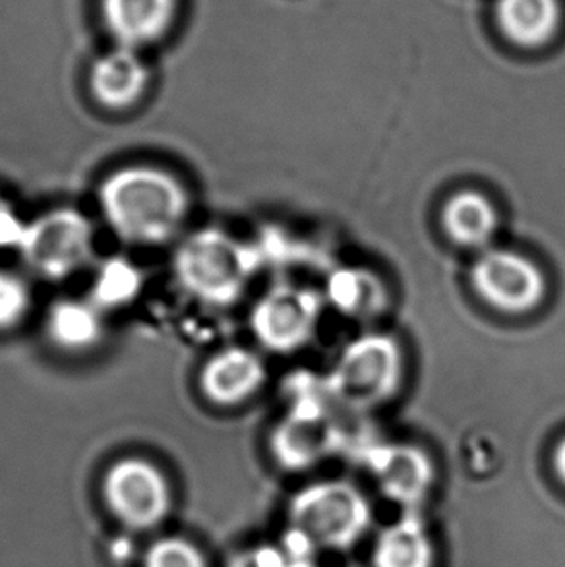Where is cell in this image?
<instances>
[{
    "label": "cell",
    "mask_w": 565,
    "mask_h": 567,
    "mask_svg": "<svg viewBox=\"0 0 565 567\" xmlns=\"http://www.w3.org/2000/svg\"><path fill=\"white\" fill-rule=\"evenodd\" d=\"M403 370L399 346L388 336H364L345 347L331 390L345 405L368 409L388 401L398 391Z\"/></svg>",
    "instance_id": "obj_5"
},
{
    "label": "cell",
    "mask_w": 565,
    "mask_h": 567,
    "mask_svg": "<svg viewBox=\"0 0 565 567\" xmlns=\"http://www.w3.org/2000/svg\"><path fill=\"white\" fill-rule=\"evenodd\" d=\"M20 256L39 277L62 281L95 258V229L88 215L56 207L28 221Z\"/></svg>",
    "instance_id": "obj_4"
},
{
    "label": "cell",
    "mask_w": 565,
    "mask_h": 567,
    "mask_svg": "<svg viewBox=\"0 0 565 567\" xmlns=\"http://www.w3.org/2000/svg\"><path fill=\"white\" fill-rule=\"evenodd\" d=\"M290 556L285 546H260L238 556L233 567H289Z\"/></svg>",
    "instance_id": "obj_23"
},
{
    "label": "cell",
    "mask_w": 565,
    "mask_h": 567,
    "mask_svg": "<svg viewBox=\"0 0 565 567\" xmlns=\"http://www.w3.org/2000/svg\"><path fill=\"white\" fill-rule=\"evenodd\" d=\"M150 70L136 49L119 45L95 61L90 74L95 101L111 111L131 109L144 97Z\"/></svg>",
    "instance_id": "obj_13"
},
{
    "label": "cell",
    "mask_w": 565,
    "mask_h": 567,
    "mask_svg": "<svg viewBox=\"0 0 565 567\" xmlns=\"http://www.w3.org/2000/svg\"><path fill=\"white\" fill-rule=\"evenodd\" d=\"M471 284L489 307L505 315H527L538 308L548 291L543 269L507 248L484 250L474 261Z\"/></svg>",
    "instance_id": "obj_7"
},
{
    "label": "cell",
    "mask_w": 565,
    "mask_h": 567,
    "mask_svg": "<svg viewBox=\"0 0 565 567\" xmlns=\"http://www.w3.org/2000/svg\"><path fill=\"white\" fill-rule=\"evenodd\" d=\"M289 530L314 553H349L374 525V509L357 484L329 478L302 486L287 507Z\"/></svg>",
    "instance_id": "obj_2"
},
{
    "label": "cell",
    "mask_w": 565,
    "mask_h": 567,
    "mask_svg": "<svg viewBox=\"0 0 565 567\" xmlns=\"http://www.w3.org/2000/svg\"><path fill=\"white\" fill-rule=\"evenodd\" d=\"M258 258L253 246L222 229H199L184 238L173 269L178 285L212 307H227L245 292Z\"/></svg>",
    "instance_id": "obj_3"
},
{
    "label": "cell",
    "mask_w": 565,
    "mask_h": 567,
    "mask_svg": "<svg viewBox=\"0 0 565 567\" xmlns=\"http://www.w3.org/2000/svg\"><path fill=\"white\" fill-rule=\"evenodd\" d=\"M266 374V364L258 354L245 347H229L206 362L199 388L215 405L237 406L260 391Z\"/></svg>",
    "instance_id": "obj_11"
},
{
    "label": "cell",
    "mask_w": 565,
    "mask_h": 567,
    "mask_svg": "<svg viewBox=\"0 0 565 567\" xmlns=\"http://www.w3.org/2000/svg\"><path fill=\"white\" fill-rule=\"evenodd\" d=\"M103 496L116 519L134 530L160 527L173 506L167 478L142 457H126L111 465L103 478Z\"/></svg>",
    "instance_id": "obj_6"
},
{
    "label": "cell",
    "mask_w": 565,
    "mask_h": 567,
    "mask_svg": "<svg viewBox=\"0 0 565 567\" xmlns=\"http://www.w3.org/2000/svg\"><path fill=\"white\" fill-rule=\"evenodd\" d=\"M144 567H207L204 554L184 538L167 537L153 543Z\"/></svg>",
    "instance_id": "obj_21"
},
{
    "label": "cell",
    "mask_w": 565,
    "mask_h": 567,
    "mask_svg": "<svg viewBox=\"0 0 565 567\" xmlns=\"http://www.w3.org/2000/svg\"><path fill=\"white\" fill-rule=\"evenodd\" d=\"M552 468H554V475L558 476L559 483L565 486V437H562L556 447H554Z\"/></svg>",
    "instance_id": "obj_24"
},
{
    "label": "cell",
    "mask_w": 565,
    "mask_h": 567,
    "mask_svg": "<svg viewBox=\"0 0 565 567\" xmlns=\"http://www.w3.org/2000/svg\"><path fill=\"white\" fill-rule=\"evenodd\" d=\"M144 289L142 269L123 256H113L101 261L93 274L92 295L90 299L101 310L129 307L138 299Z\"/></svg>",
    "instance_id": "obj_18"
},
{
    "label": "cell",
    "mask_w": 565,
    "mask_h": 567,
    "mask_svg": "<svg viewBox=\"0 0 565 567\" xmlns=\"http://www.w3.org/2000/svg\"><path fill=\"white\" fill-rule=\"evenodd\" d=\"M97 196L109 227L129 245H165L183 230L191 214V192L183 181L153 165L113 171Z\"/></svg>",
    "instance_id": "obj_1"
},
{
    "label": "cell",
    "mask_w": 565,
    "mask_h": 567,
    "mask_svg": "<svg viewBox=\"0 0 565 567\" xmlns=\"http://www.w3.org/2000/svg\"><path fill=\"white\" fill-rule=\"evenodd\" d=\"M31 310L28 281L12 271L0 269V331L14 330Z\"/></svg>",
    "instance_id": "obj_20"
},
{
    "label": "cell",
    "mask_w": 565,
    "mask_h": 567,
    "mask_svg": "<svg viewBox=\"0 0 565 567\" xmlns=\"http://www.w3.org/2000/svg\"><path fill=\"white\" fill-rule=\"evenodd\" d=\"M176 0H103V14L119 45L136 49L160 39L175 18Z\"/></svg>",
    "instance_id": "obj_15"
},
{
    "label": "cell",
    "mask_w": 565,
    "mask_h": 567,
    "mask_svg": "<svg viewBox=\"0 0 565 567\" xmlns=\"http://www.w3.org/2000/svg\"><path fill=\"white\" fill-rule=\"evenodd\" d=\"M442 225L453 243L466 248H482L496 233V207L481 192L461 190L445 202Z\"/></svg>",
    "instance_id": "obj_17"
},
{
    "label": "cell",
    "mask_w": 565,
    "mask_h": 567,
    "mask_svg": "<svg viewBox=\"0 0 565 567\" xmlns=\"http://www.w3.org/2000/svg\"><path fill=\"white\" fill-rule=\"evenodd\" d=\"M320 310V297L310 289L277 285L254 307V336L277 353L297 351L312 338Z\"/></svg>",
    "instance_id": "obj_8"
},
{
    "label": "cell",
    "mask_w": 565,
    "mask_h": 567,
    "mask_svg": "<svg viewBox=\"0 0 565 567\" xmlns=\"http://www.w3.org/2000/svg\"><path fill=\"white\" fill-rule=\"evenodd\" d=\"M45 330L64 351H90L105 336V310L92 299L56 300L47 312Z\"/></svg>",
    "instance_id": "obj_16"
},
{
    "label": "cell",
    "mask_w": 565,
    "mask_h": 567,
    "mask_svg": "<svg viewBox=\"0 0 565 567\" xmlns=\"http://www.w3.org/2000/svg\"><path fill=\"white\" fill-rule=\"evenodd\" d=\"M336 430L320 409L297 406L271 436V453L285 471H306L333 452Z\"/></svg>",
    "instance_id": "obj_10"
},
{
    "label": "cell",
    "mask_w": 565,
    "mask_h": 567,
    "mask_svg": "<svg viewBox=\"0 0 565 567\" xmlns=\"http://www.w3.org/2000/svg\"><path fill=\"white\" fill-rule=\"evenodd\" d=\"M496 22L504 38L521 49H541L558 38L562 0H496Z\"/></svg>",
    "instance_id": "obj_14"
},
{
    "label": "cell",
    "mask_w": 565,
    "mask_h": 567,
    "mask_svg": "<svg viewBox=\"0 0 565 567\" xmlns=\"http://www.w3.org/2000/svg\"><path fill=\"white\" fill-rule=\"evenodd\" d=\"M372 567H435L438 548L422 512H401L372 543Z\"/></svg>",
    "instance_id": "obj_12"
},
{
    "label": "cell",
    "mask_w": 565,
    "mask_h": 567,
    "mask_svg": "<svg viewBox=\"0 0 565 567\" xmlns=\"http://www.w3.org/2000/svg\"><path fill=\"white\" fill-rule=\"evenodd\" d=\"M329 297L345 315L374 312L382 300L380 281L367 271L341 269L329 281Z\"/></svg>",
    "instance_id": "obj_19"
},
{
    "label": "cell",
    "mask_w": 565,
    "mask_h": 567,
    "mask_svg": "<svg viewBox=\"0 0 565 567\" xmlns=\"http://www.w3.org/2000/svg\"><path fill=\"white\" fill-rule=\"evenodd\" d=\"M364 463L383 498L401 512H422L435 483L434 463L424 450L409 444L376 445L368 450Z\"/></svg>",
    "instance_id": "obj_9"
},
{
    "label": "cell",
    "mask_w": 565,
    "mask_h": 567,
    "mask_svg": "<svg viewBox=\"0 0 565 567\" xmlns=\"http://www.w3.org/2000/svg\"><path fill=\"white\" fill-rule=\"evenodd\" d=\"M28 221H23L7 199L0 198V250L20 252Z\"/></svg>",
    "instance_id": "obj_22"
},
{
    "label": "cell",
    "mask_w": 565,
    "mask_h": 567,
    "mask_svg": "<svg viewBox=\"0 0 565 567\" xmlns=\"http://www.w3.org/2000/svg\"><path fill=\"white\" fill-rule=\"evenodd\" d=\"M289 567H320L316 558H292L290 556Z\"/></svg>",
    "instance_id": "obj_25"
}]
</instances>
